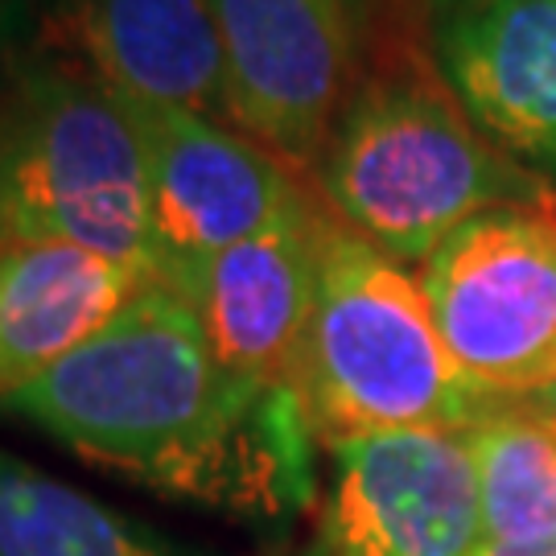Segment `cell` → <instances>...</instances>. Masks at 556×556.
I'll return each mask as SVG.
<instances>
[{"label":"cell","instance_id":"6da1fadb","mask_svg":"<svg viewBox=\"0 0 556 556\" xmlns=\"http://www.w3.org/2000/svg\"><path fill=\"white\" fill-rule=\"evenodd\" d=\"M260 392L223 367L181 293L153 285L59 367L4 408L112 470L227 498L252 482V429L268 417Z\"/></svg>","mask_w":556,"mask_h":556},{"label":"cell","instance_id":"7a4b0ae2","mask_svg":"<svg viewBox=\"0 0 556 556\" xmlns=\"http://www.w3.org/2000/svg\"><path fill=\"white\" fill-rule=\"evenodd\" d=\"M330 215L400 264H425L470 219L503 206H553L548 178L478 128L438 59L363 71L318 161Z\"/></svg>","mask_w":556,"mask_h":556},{"label":"cell","instance_id":"3957f363","mask_svg":"<svg viewBox=\"0 0 556 556\" xmlns=\"http://www.w3.org/2000/svg\"><path fill=\"white\" fill-rule=\"evenodd\" d=\"M293 396L326 445L392 429H470L491 404L445 351L420 277L326 215L318 298Z\"/></svg>","mask_w":556,"mask_h":556},{"label":"cell","instance_id":"277c9868","mask_svg":"<svg viewBox=\"0 0 556 556\" xmlns=\"http://www.w3.org/2000/svg\"><path fill=\"white\" fill-rule=\"evenodd\" d=\"M0 243H79L157 277L137 128L62 54L21 66L0 100Z\"/></svg>","mask_w":556,"mask_h":556},{"label":"cell","instance_id":"5b68a950","mask_svg":"<svg viewBox=\"0 0 556 556\" xmlns=\"http://www.w3.org/2000/svg\"><path fill=\"white\" fill-rule=\"evenodd\" d=\"M445 351L486 404L556 383V215L503 206L470 219L420 264Z\"/></svg>","mask_w":556,"mask_h":556},{"label":"cell","instance_id":"8992f818","mask_svg":"<svg viewBox=\"0 0 556 556\" xmlns=\"http://www.w3.org/2000/svg\"><path fill=\"white\" fill-rule=\"evenodd\" d=\"M116 100L144 153L161 285L178 289L211 256L309 206L293 169L236 128L124 91H116Z\"/></svg>","mask_w":556,"mask_h":556},{"label":"cell","instance_id":"52a82bcc","mask_svg":"<svg viewBox=\"0 0 556 556\" xmlns=\"http://www.w3.org/2000/svg\"><path fill=\"white\" fill-rule=\"evenodd\" d=\"M231 128L285 165H314L355 87L358 0H206Z\"/></svg>","mask_w":556,"mask_h":556},{"label":"cell","instance_id":"ba28073f","mask_svg":"<svg viewBox=\"0 0 556 556\" xmlns=\"http://www.w3.org/2000/svg\"><path fill=\"white\" fill-rule=\"evenodd\" d=\"M330 556H478L486 544L462 433L392 429L330 445Z\"/></svg>","mask_w":556,"mask_h":556},{"label":"cell","instance_id":"9c48e42d","mask_svg":"<svg viewBox=\"0 0 556 556\" xmlns=\"http://www.w3.org/2000/svg\"><path fill=\"white\" fill-rule=\"evenodd\" d=\"M321 223L326 215L309 202L293 219L211 256L174 289L194 309L215 358L260 392H293L318 298Z\"/></svg>","mask_w":556,"mask_h":556},{"label":"cell","instance_id":"30bf717a","mask_svg":"<svg viewBox=\"0 0 556 556\" xmlns=\"http://www.w3.org/2000/svg\"><path fill=\"white\" fill-rule=\"evenodd\" d=\"M433 59L507 157L556 178V0H478L445 13Z\"/></svg>","mask_w":556,"mask_h":556},{"label":"cell","instance_id":"8fae6325","mask_svg":"<svg viewBox=\"0 0 556 556\" xmlns=\"http://www.w3.org/2000/svg\"><path fill=\"white\" fill-rule=\"evenodd\" d=\"M46 38L112 91L231 128L227 66L206 0H54Z\"/></svg>","mask_w":556,"mask_h":556},{"label":"cell","instance_id":"7c38bea8","mask_svg":"<svg viewBox=\"0 0 556 556\" xmlns=\"http://www.w3.org/2000/svg\"><path fill=\"white\" fill-rule=\"evenodd\" d=\"M140 264L79 243H0V404L153 289Z\"/></svg>","mask_w":556,"mask_h":556},{"label":"cell","instance_id":"4fadbf2b","mask_svg":"<svg viewBox=\"0 0 556 556\" xmlns=\"http://www.w3.org/2000/svg\"><path fill=\"white\" fill-rule=\"evenodd\" d=\"M0 556H178L157 532L0 450Z\"/></svg>","mask_w":556,"mask_h":556},{"label":"cell","instance_id":"5bb4252c","mask_svg":"<svg viewBox=\"0 0 556 556\" xmlns=\"http://www.w3.org/2000/svg\"><path fill=\"white\" fill-rule=\"evenodd\" d=\"M478 478L486 540H523L556 528V433L519 404H491L462 429Z\"/></svg>","mask_w":556,"mask_h":556},{"label":"cell","instance_id":"9a60e30c","mask_svg":"<svg viewBox=\"0 0 556 556\" xmlns=\"http://www.w3.org/2000/svg\"><path fill=\"white\" fill-rule=\"evenodd\" d=\"M478 556H556V528L523 540H486Z\"/></svg>","mask_w":556,"mask_h":556},{"label":"cell","instance_id":"2e32d148","mask_svg":"<svg viewBox=\"0 0 556 556\" xmlns=\"http://www.w3.org/2000/svg\"><path fill=\"white\" fill-rule=\"evenodd\" d=\"M519 408H523V413H532L544 429H553V433H556V383H548V388H544V392H536V396H528Z\"/></svg>","mask_w":556,"mask_h":556},{"label":"cell","instance_id":"e0dca14e","mask_svg":"<svg viewBox=\"0 0 556 556\" xmlns=\"http://www.w3.org/2000/svg\"><path fill=\"white\" fill-rule=\"evenodd\" d=\"M433 9V17H445V13H457V9H470L478 0H425Z\"/></svg>","mask_w":556,"mask_h":556},{"label":"cell","instance_id":"ac0fdd59","mask_svg":"<svg viewBox=\"0 0 556 556\" xmlns=\"http://www.w3.org/2000/svg\"><path fill=\"white\" fill-rule=\"evenodd\" d=\"M13 9H17V0H0V29L9 25V17H13Z\"/></svg>","mask_w":556,"mask_h":556}]
</instances>
